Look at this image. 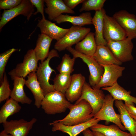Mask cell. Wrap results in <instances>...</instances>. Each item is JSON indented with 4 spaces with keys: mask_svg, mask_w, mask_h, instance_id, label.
<instances>
[{
    "mask_svg": "<svg viewBox=\"0 0 136 136\" xmlns=\"http://www.w3.org/2000/svg\"><path fill=\"white\" fill-rule=\"evenodd\" d=\"M66 49L76 58H80L88 67L90 74L89 77V84L92 88H94L99 82L103 75L104 69L95 59L93 56L84 55L77 51L72 47Z\"/></svg>",
    "mask_w": 136,
    "mask_h": 136,
    "instance_id": "4",
    "label": "cell"
},
{
    "mask_svg": "<svg viewBox=\"0 0 136 136\" xmlns=\"http://www.w3.org/2000/svg\"><path fill=\"white\" fill-rule=\"evenodd\" d=\"M85 81V77L81 73L71 75L70 85L65 94V97L69 101L73 102L80 98Z\"/></svg>",
    "mask_w": 136,
    "mask_h": 136,
    "instance_id": "16",
    "label": "cell"
},
{
    "mask_svg": "<svg viewBox=\"0 0 136 136\" xmlns=\"http://www.w3.org/2000/svg\"><path fill=\"white\" fill-rule=\"evenodd\" d=\"M76 58H71L68 54H65L62 57L60 63L57 67L59 73L70 75L74 71L73 67Z\"/></svg>",
    "mask_w": 136,
    "mask_h": 136,
    "instance_id": "31",
    "label": "cell"
},
{
    "mask_svg": "<svg viewBox=\"0 0 136 136\" xmlns=\"http://www.w3.org/2000/svg\"><path fill=\"white\" fill-rule=\"evenodd\" d=\"M84 0H64V2L70 9L73 10L79 4L82 3Z\"/></svg>",
    "mask_w": 136,
    "mask_h": 136,
    "instance_id": "37",
    "label": "cell"
},
{
    "mask_svg": "<svg viewBox=\"0 0 136 136\" xmlns=\"http://www.w3.org/2000/svg\"><path fill=\"white\" fill-rule=\"evenodd\" d=\"M100 121L93 117L83 123L72 126L66 125L55 121L50 124L53 125L52 130L53 132L59 131L67 133L69 136H76L86 129L98 123Z\"/></svg>",
    "mask_w": 136,
    "mask_h": 136,
    "instance_id": "15",
    "label": "cell"
},
{
    "mask_svg": "<svg viewBox=\"0 0 136 136\" xmlns=\"http://www.w3.org/2000/svg\"><path fill=\"white\" fill-rule=\"evenodd\" d=\"M21 109L17 101L11 98L7 99L0 110V123H5L8 117L18 113Z\"/></svg>",
    "mask_w": 136,
    "mask_h": 136,
    "instance_id": "29",
    "label": "cell"
},
{
    "mask_svg": "<svg viewBox=\"0 0 136 136\" xmlns=\"http://www.w3.org/2000/svg\"><path fill=\"white\" fill-rule=\"evenodd\" d=\"M47 7L45 12L48 15L50 20H53L64 13L73 14V10L68 8L62 0H45Z\"/></svg>",
    "mask_w": 136,
    "mask_h": 136,
    "instance_id": "18",
    "label": "cell"
},
{
    "mask_svg": "<svg viewBox=\"0 0 136 136\" xmlns=\"http://www.w3.org/2000/svg\"><path fill=\"white\" fill-rule=\"evenodd\" d=\"M34 49L28 50L25 55L22 62L18 64L8 74L11 78L25 77L30 73L36 71L38 61Z\"/></svg>",
    "mask_w": 136,
    "mask_h": 136,
    "instance_id": "9",
    "label": "cell"
},
{
    "mask_svg": "<svg viewBox=\"0 0 136 136\" xmlns=\"http://www.w3.org/2000/svg\"><path fill=\"white\" fill-rule=\"evenodd\" d=\"M107 46L115 58L121 62L133 60L132 52L134 45L132 39L127 37L120 41H109Z\"/></svg>",
    "mask_w": 136,
    "mask_h": 136,
    "instance_id": "8",
    "label": "cell"
},
{
    "mask_svg": "<svg viewBox=\"0 0 136 136\" xmlns=\"http://www.w3.org/2000/svg\"><path fill=\"white\" fill-rule=\"evenodd\" d=\"M32 4L37 8L36 11L34 12L33 14L35 15L39 12L42 16V19H45L44 13V0H29Z\"/></svg>",
    "mask_w": 136,
    "mask_h": 136,
    "instance_id": "36",
    "label": "cell"
},
{
    "mask_svg": "<svg viewBox=\"0 0 136 136\" xmlns=\"http://www.w3.org/2000/svg\"><path fill=\"white\" fill-rule=\"evenodd\" d=\"M71 104L65 94L55 90L45 96L41 107L47 114L54 115L65 112Z\"/></svg>",
    "mask_w": 136,
    "mask_h": 136,
    "instance_id": "2",
    "label": "cell"
},
{
    "mask_svg": "<svg viewBox=\"0 0 136 136\" xmlns=\"http://www.w3.org/2000/svg\"><path fill=\"white\" fill-rule=\"evenodd\" d=\"M34 7L30 0H22L18 5L14 8L4 10L0 17V30L8 22L18 15H22L29 20L34 13Z\"/></svg>",
    "mask_w": 136,
    "mask_h": 136,
    "instance_id": "10",
    "label": "cell"
},
{
    "mask_svg": "<svg viewBox=\"0 0 136 136\" xmlns=\"http://www.w3.org/2000/svg\"><path fill=\"white\" fill-rule=\"evenodd\" d=\"M11 91L10 89L6 74L5 73L0 86V103L9 99L10 96Z\"/></svg>",
    "mask_w": 136,
    "mask_h": 136,
    "instance_id": "33",
    "label": "cell"
},
{
    "mask_svg": "<svg viewBox=\"0 0 136 136\" xmlns=\"http://www.w3.org/2000/svg\"><path fill=\"white\" fill-rule=\"evenodd\" d=\"M115 105L119 112L122 124L132 136H136V120L131 116L122 101L116 100Z\"/></svg>",
    "mask_w": 136,
    "mask_h": 136,
    "instance_id": "19",
    "label": "cell"
},
{
    "mask_svg": "<svg viewBox=\"0 0 136 136\" xmlns=\"http://www.w3.org/2000/svg\"><path fill=\"white\" fill-rule=\"evenodd\" d=\"M37 120L33 118L29 122L23 119L7 121L2 124L3 130L12 136H27Z\"/></svg>",
    "mask_w": 136,
    "mask_h": 136,
    "instance_id": "12",
    "label": "cell"
},
{
    "mask_svg": "<svg viewBox=\"0 0 136 136\" xmlns=\"http://www.w3.org/2000/svg\"><path fill=\"white\" fill-rule=\"evenodd\" d=\"M27 77L25 85L33 95L35 106L37 108H39L45 96L43 91L37 80L35 72L30 73L27 75Z\"/></svg>",
    "mask_w": 136,
    "mask_h": 136,
    "instance_id": "22",
    "label": "cell"
},
{
    "mask_svg": "<svg viewBox=\"0 0 136 136\" xmlns=\"http://www.w3.org/2000/svg\"><path fill=\"white\" fill-rule=\"evenodd\" d=\"M104 69L102 76L94 88L100 89L101 87H110L117 82L118 79L122 76L124 67L112 64L102 66Z\"/></svg>",
    "mask_w": 136,
    "mask_h": 136,
    "instance_id": "14",
    "label": "cell"
},
{
    "mask_svg": "<svg viewBox=\"0 0 136 136\" xmlns=\"http://www.w3.org/2000/svg\"><path fill=\"white\" fill-rule=\"evenodd\" d=\"M37 26L41 33L45 34L58 41L62 38L69 28H63L57 26L54 23L46 19L38 20Z\"/></svg>",
    "mask_w": 136,
    "mask_h": 136,
    "instance_id": "17",
    "label": "cell"
},
{
    "mask_svg": "<svg viewBox=\"0 0 136 136\" xmlns=\"http://www.w3.org/2000/svg\"><path fill=\"white\" fill-rule=\"evenodd\" d=\"M105 13V10L103 8L101 10L96 11L92 18V24L95 28V39L97 46L107 45L108 43L103 36L104 19Z\"/></svg>",
    "mask_w": 136,
    "mask_h": 136,
    "instance_id": "26",
    "label": "cell"
},
{
    "mask_svg": "<svg viewBox=\"0 0 136 136\" xmlns=\"http://www.w3.org/2000/svg\"><path fill=\"white\" fill-rule=\"evenodd\" d=\"M89 129L92 131L99 132L105 136H132L129 133L122 130L115 124L106 125L98 123Z\"/></svg>",
    "mask_w": 136,
    "mask_h": 136,
    "instance_id": "28",
    "label": "cell"
},
{
    "mask_svg": "<svg viewBox=\"0 0 136 136\" xmlns=\"http://www.w3.org/2000/svg\"><path fill=\"white\" fill-rule=\"evenodd\" d=\"M69 114L62 119L55 121L67 126H72L85 123L92 119V108L90 104L84 100L77 104H71Z\"/></svg>",
    "mask_w": 136,
    "mask_h": 136,
    "instance_id": "1",
    "label": "cell"
},
{
    "mask_svg": "<svg viewBox=\"0 0 136 136\" xmlns=\"http://www.w3.org/2000/svg\"><path fill=\"white\" fill-rule=\"evenodd\" d=\"M94 136H105L100 133L97 131H93Z\"/></svg>",
    "mask_w": 136,
    "mask_h": 136,
    "instance_id": "41",
    "label": "cell"
},
{
    "mask_svg": "<svg viewBox=\"0 0 136 136\" xmlns=\"http://www.w3.org/2000/svg\"><path fill=\"white\" fill-rule=\"evenodd\" d=\"M115 100L110 94L106 95L101 108L94 118L100 121L105 120L107 123H113L124 131L126 130L121 123L120 115L116 113L113 108Z\"/></svg>",
    "mask_w": 136,
    "mask_h": 136,
    "instance_id": "6",
    "label": "cell"
},
{
    "mask_svg": "<svg viewBox=\"0 0 136 136\" xmlns=\"http://www.w3.org/2000/svg\"><path fill=\"white\" fill-rule=\"evenodd\" d=\"M113 17L124 30L127 37L132 40L136 38V16L122 10L115 13Z\"/></svg>",
    "mask_w": 136,
    "mask_h": 136,
    "instance_id": "13",
    "label": "cell"
},
{
    "mask_svg": "<svg viewBox=\"0 0 136 136\" xmlns=\"http://www.w3.org/2000/svg\"><path fill=\"white\" fill-rule=\"evenodd\" d=\"M0 136H12L11 134H8L4 130L2 131L0 133Z\"/></svg>",
    "mask_w": 136,
    "mask_h": 136,
    "instance_id": "40",
    "label": "cell"
},
{
    "mask_svg": "<svg viewBox=\"0 0 136 136\" xmlns=\"http://www.w3.org/2000/svg\"><path fill=\"white\" fill-rule=\"evenodd\" d=\"M59 56L57 50L55 49L51 50L46 59L39 64L36 72L37 79L43 91L45 96L55 90L53 85L50 84L49 80L52 73L53 72L56 73V72L54 69L50 67L49 63L53 58Z\"/></svg>",
    "mask_w": 136,
    "mask_h": 136,
    "instance_id": "3",
    "label": "cell"
},
{
    "mask_svg": "<svg viewBox=\"0 0 136 136\" xmlns=\"http://www.w3.org/2000/svg\"><path fill=\"white\" fill-rule=\"evenodd\" d=\"M71 79L70 75L59 73L57 74L53 80L55 90L65 94L70 85Z\"/></svg>",
    "mask_w": 136,
    "mask_h": 136,
    "instance_id": "30",
    "label": "cell"
},
{
    "mask_svg": "<svg viewBox=\"0 0 136 136\" xmlns=\"http://www.w3.org/2000/svg\"><path fill=\"white\" fill-rule=\"evenodd\" d=\"M105 1V0H84L82 3V6L79 11L92 10L96 11L101 10L103 8Z\"/></svg>",
    "mask_w": 136,
    "mask_h": 136,
    "instance_id": "32",
    "label": "cell"
},
{
    "mask_svg": "<svg viewBox=\"0 0 136 136\" xmlns=\"http://www.w3.org/2000/svg\"><path fill=\"white\" fill-rule=\"evenodd\" d=\"M82 132L84 136H94L93 131L89 128L86 129Z\"/></svg>",
    "mask_w": 136,
    "mask_h": 136,
    "instance_id": "39",
    "label": "cell"
},
{
    "mask_svg": "<svg viewBox=\"0 0 136 136\" xmlns=\"http://www.w3.org/2000/svg\"><path fill=\"white\" fill-rule=\"evenodd\" d=\"M130 116H131V117H132L134 119H135V120H136V116H134L132 115H131V114H130Z\"/></svg>",
    "mask_w": 136,
    "mask_h": 136,
    "instance_id": "42",
    "label": "cell"
},
{
    "mask_svg": "<svg viewBox=\"0 0 136 136\" xmlns=\"http://www.w3.org/2000/svg\"><path fill=\"white\" fill-rule=\"evenodd\" d=\"M94 36V33L90 32L82 40L76 44L75 50L81 53L93 56L97 46Z\"/></svg>",
    "mask_w": 136,
    "mask_h": 136,
    "instance_id": "25",
    "label": "cell"
},
{
    "mask_svg": "<svg viewBox=\"0 0 136 136\" xmlns=\"http://www.w3.org/2000/svg\"><path fill=\"white\" fill-rule=\"evenodd\" d=\"M102 90L108 92L115 100L124 101L125 103L134 105L136 104V97L131 95V92L127 91L116 82L110 87H103Z\"/></svg>",
    "mask_w": 136,
    "mask_h": 136,
    "instance_id": "23",
    "label": "cell"
},
{
    "mask_svg": "<svg viewBox=\"0 0 136 136\" xmlns=\"http://www.w3.org/2000/svg\"><path fill=\"white\" fill-rule=\"evenodd\" d=\"M17 49L13 48L9 49L0 54V81L3 77L5 67L9 57Z\"/></svg>",
    "mask_w": 136,
    "mask_h": 136,
    "instance_id": "34",
    "label": "cell"
},
{
    "mask_svg": "<svg viewBox=\"0 0 136 136\" xmlns=\"http://www.w3.org/2000/svg\"><path fill=\"white\" fill-rule=\"evenodd\" d=\"M11 79L13 81V87L10 98L18 103L30 104L32 100L27 96L24 89L26 80L22 77H15Z\"/></svg>",
    "mask_w": 136,
    "mask_h": 136,
    "instance_id": "21",
    "label": "cell"
},
{
    "mask_svg": "<svg viewBox=\"0 0 136 136\" xmlns=\"http://www.w3.org/2000/svg\"><path fill=\"white\" fill-rule=\"evenodd\" d=\"M103 36L107 43L122 40L127 37L126 32L116 20L106 13L104 19Z\"/></svg>",
    "mask_w": 136,
    "mask_h": 136,
    "instance_id": "11",
    "label": "cell"
},
{
    "mask_svg": "<svg viewBox=\"0 0 136 136\" xmlns=\"http://www.w3.org/2000/svg\"><path fill=\"white\" fill-rule=\"evenodd\" d=\"M90 30V28L72 26L64 36L57 41L54 46V49L60 52L71 47L82 40Z\"/></svg>",
    "mask_w": 136,
    "mask_h": 136,
    "instance_id": "5",
    "label": "cell"
},
{
    "mask_svg": "<svg viewBox=\"0 0 136 136\" xmlns=\"http://www.w3.org/2000/svg\"><path fill=\"white\" fill-rule=\"evenodd\" d=\"M105 96L102 90L92 87L85 81L82 88L81 95L75 104H77L82 100H85L91 106L93 109L92 114L94 116L101 108Z\"/></svg>",
    "mask_w": 136,
    "mask_h": 136,
    "instance_id": "7",
    "label": "cell"
},
{
    "mask_svg": "<svg viewBox=\"0 0 136 136\" xmlns=\"http://www.w3.org/2000/svg\"><path fill=\"white\" fill-rule=\"evenodd\" d=\"M93 56L101 66L112 64L121 65L122 63L115 58L107 46H97Z\"/></svg>",
    "mask_w": 136,
    "mask_h": 136,
    "instance_id": "20",
    "label": "cell"
},
{
    "mask_svg": "<svg viewBox=\"0 0 136 136\" xmlns=\"http://www.w3.org/2000/svg\"><path fill=\"white\" fill-rule=\"evenodd\" d=\"M21 0H1L0 9L9 10L12 9L18 5Z\"/></svg>",
    "mask_w": 136,
    "mask_h": 136,
    "instance_id": "35",
    "label": "cell"
},
{
    "mask_svg": "<svg viewBox=\"0 0 136 136\" xmlns=\"http://www.w3.org/2000/svg\"><path fill=\"white\" fill-rule=\"evenodd\" d=\"M124 104L126 109L130 114L136 116V107L134 105L125 102Z\"/></svg>",
    "mask_w": 136,
    "mask_h": 136,
    "instance_id": "38",
    "label": "cell"
},
{
    "mask_svg": "<svg viewBox=\"0 0 136 136\" xmlns=\"http://www.w3.org/2000/svg\"><path fill=\"white\" fill-rule=\"evenodd\" d=\"M92 18L90 12L83 13L77 16L61 14L54 20L58 24L68 22L74 26L82 27L85 25L92 24Z\"/></svg>",
    "mask_w": 136,
    "mask_h": 136,
    "instance_id": "24",
    "label": "cell"
},
{
    "mask_svg": "<svg viewBox=\"0 0 136 136\" xmlns=\"http://www.w3.org/2000/svg\"><path fill=\"white\" fill-rule=\"evenodd\" d=\"M53 40L49 36L44 34L39 35L36 46L34 49L38 60L43 61L48 55L49 49Z\"/></svg>",
    "mask_w": 136,
    "mask_h": 136,
    "instance_id": "27",
    "label": "cell"
}]
</instances>
